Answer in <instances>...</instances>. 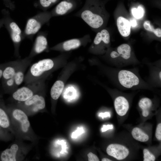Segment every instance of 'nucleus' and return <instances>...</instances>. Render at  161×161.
Here are the masks:
<instances>
[{"instance_id":"33","label":"nucleus","mask_w":161,"mask_h":161,"mask_svg":"<svg viewBox=\"0 0 161 161\" xmlns=\"http://www.w3.org/2000/svg\"><path fill=\"white\" fill-rule=\"evenodd\" d=\"M7 137L5 130L0 126V139L5 140L6 139Z\"/></svg>"},{"instance_id":"11","label":"nucleus","mask_w":161,"mask_h":161,"mask_svg":"<svg viewBox=\"0 0 161 161\" xmlns=\"http://www.w3.org/2000/svg\"><path fill=\"white\" fill-rule=\"evenodd\" d=\"M77 0H63L59 2L51 11L52 17L62 16L74 10L77 7Z\"/></svg>"},{"instance_id":"20","label":"nucleus","mask_w":161,"mask_h":161,"mask_svg":"<svg viewBox=\"0 0 161 161\" xmlns=\"http://www.w3.org/2000/svg\"><path fill=\"white\" fill-rule=\"evenodd\" d=\"M116 50L119 54V60L127 61L131 58V49L129 44L125 43L122 44L118 46Z\"/></svg>"},{"instance_id":"35","label":"nucleus","mask_w":161,"mask_h":161,"mask_svg":"<svg viewBox=\"0 0 161 161\" xmlns=\"http://www.w3.org/2000/svg\"><path fill=\"white\" fill-rule=\"evenodd\" d=\"M131 27H135L137 25V22L136 19L134 18H131L129 19Z\"/></svg>"},{"instance_id":"25","label":"nucleus","mask_w":161,"mask_h":161,"mask_svg":"<svg viewBox=\"0 0 161 161\" xmlns=\"http://www.w3.org/2000/svg\"><path fill=\"white\" fill-rule=\"evenodd\" d=\"M2 89L4 93L12 94L17 88L13 78L1 82Z\"/></svg>"},{"instance_id":"39","label":"nucleus","mask_w":161,"mask_h":161,"mask_svg":"<svg viewBox=\"0 0 161 161\" xmlns=\"http://www.w3.org/2000/svg\"><path fill=\"white\" fill-rule=\"evenodd\" d=\"M102 161H112V160L108 158H103L102 160Z\"/></svg>"},{"instance_id":"34","label":"nucleus","mask_w":161,"mask_h":161,"mask_svg":"<svg viewBox=\"0 0 161 161\" xmlns=\"http://www.w3.org/2000/svg\"><path fill=\"white\" fill-rule=\"evenodd\" d=\"M113 128V126L112 125H104L101 129V130L102 132L106 131L109 129H112Z\"/></svg>"},{"instance_id":"10","label":"nucleus","mask_w":161,"mask_h":161,"mask_svg":"<svg viewBox=\"0 0 161 161\" xmlns=\"http://www.w3.org/2000/svg\"><path fill=\"white\" fill-rule=\"evenodd\" d=\"M47 33L43 31L37 33L32 49L28 57L32 58L35 56L48 50L47 39Z\"/></svg>"},{"instance_id":"18","label":"nucleus","mask_w":161,"mask_h":161,"mask_svg":"<svg viewBox=\"0 0 161 161\" xmlns=\"http://www.w3.org/2000/svg\"><path fill=\"white\" fill-rule=\"evenodd\" d=\"M7 111V108L5 105L3 96L0 93V126L5 130L8 129L10 126Z\"/></svg>"},{"instance_id":"38","label":"nucleus","mask_w":161,"mask_h":161,"mask_svg":"<svg viewBox=\"0 0 161 161\" xmlns=\"http://www.w3.org/2000/svg\"><path fill=\"white\" fill-rule=\"evenodd\" d=\"M4 25V20L3 18L0 19V29Z\"/></svg>"},{"instance_id":"30","label":"nucleus","mask_w":161,"mask_h":161,"mask_svg":"<svg viewBox=\"0 0 161 161\" xmlns=\"http://www.w3.org/2000/svg\"><path fill=\"white\" fill-rule=\"evenodd\" d=\"M155 136L156 138L158 140H161V123H159L157 126L155 133Z\"/></svg>"},{"instance_id":"6","label":"nucleus","mask_w":161,"mask_h":161,"mask_svg":"<svg viewBox=\"0 0 161 161\" xmlns=\"http://www.w3.org/2000/svg\"><path fill=\"white\" fill-rule=\"evenodd\" d=\"M44 88H42L26 101L19 102L17 105L23 109L33 113L44 109L45 107L43 96Z\"/></svg>"},{"instance_id":"15","label":"nucleus","mask_w":161,"mask_h":161,"mask_svg":"<svg viewBox=\"0 0 161 161\" xmlns=\"http://www.w3.org/2000/svg\"><path fill=\"white\" fill-rule=\"evenodd\" d=\"M12 114L13 118L20 123L22 131L27 132L30 127V123L25 112L20 109L16 108L13 109Z\"/></svg>"},{"instance_id":"17","label":"nucleus","mask_w":161,"mask_h":161,"mask_svg":"<svg viewBox=\"0 0 161 161\" xmlns=\"http://www.w3.org/2000/svg\"><path fill=\"white\" fill-rule=\"evenodd\" d=\"M114 106L116 113L120 116L125 115L129 107L128 101L126 98L122 96H117L115 99Z\"/></svg>"},{"instance_id":"1","label":"nucleus","mask_w":161,"mask_h":161,"mask_svg":"<svg viewBox=\"0 0 161 161\" xmlns=\"http://www.w3.org/2000/svg\"><path fill=\"white\" fill-rule=\"evenodd\" d=\"M106 3L105 0H86L83 6L75 16L81 19L97 32L105 28L109 18Z\"/></svg>"},{"instance_id":"32","label":"nucleus","mask_w":161,"mask_h":161,"mask_svg":"<svg viewBox=\"0 0 161 161\" xmlns=\"http://www.w3.org/2000/svg\"><path fill=\"white\" fill-rule=\"evenodd\" d=\"M110 56L112 58L115 60H119V54L116 50L111 52L110 53Z\"/></svg>"},{"instance_id":"14","label":"nucleus","mask_w":161,"mask_h":161,"mask_svg":"<svg viewBox=\"0 0 161 161\" xmlns=\"http://www.w3.org/2000/svg\"><path fill=\"white\" fill-rule=\"evenodd\" d=\"M22 60V59H19L5 63L1 82L14 77Z\"/></svg>"},{"instance_id":"16","label":"nucleus","mask_w":161,"mask_h":161,"mask_svg":"<svg viewBox=\"0 0 161 161\" xmlns=\"http://www.w3.org/2000/svg\"><path fill=\"white\" fill-rule=\"evenodd\" d=\"M32 58L28 56L22 59V61L17 69L13 77L17 88L24 81L25 72L27 67L30 65Z\"/></svg>"},{"instance_id":"8","label":"nucleus","mask_w":161,"mask_h":161,"mask_svg":"<svg viewBox=\"0 0 161 161\" xmlns=\"http://www.w3.org/2000/svg\"><path fill=\"white\" fill-rule=\"evenodd\" d=\"M89 34L85 35L79 38L69 39L51 47V50L61 51H69L85 46L91 41Z\"/></svg>"},{"instance_id":"40","label":"nucleus","mask_w":161,"mask_h":161,"mask_svg":"<svg viewBox=\"0 0 161 161\" xmlns=\"http://www.w3.org/2000/svg\"><path fill=\"white\" fill-rule=\"evenodd\" d=\"M109 0H105V1L106 3L107 2V1H109ZM129 0L132 1H134L135 0Z\"/></svg>"},{"instance_id":"3","label":"nucleus","mask_w":161,"mask_h":161,"mask_svg":"<svg viewBox=\"0 0 161 161\" xmlns=\"http://www.w3.org/2000/svg\"><path fill=\"white\" fill-rule=\"evenodd\" d=\"M4 25L10 34L14 48V55L19 58V49L21 44L25 38L23 31L16 22L10 17L9 11L3 10L2 11Z\"/></svg>"},{"instance_id":"23","label":"nucleus","mask_w":161,"mask_h":161,"mask_svg":"<svg viewBox=\"0 0 161 161\" xmlns=\"http://www.w3.org/2000/svg\"><path fill=\"white\" fill-rule=\"evenodd\" d=\"M152 105L151 100L148 97H143L139 101L138 106L142 111V114L144 117H147L149 114V110Z\"/></svg>"},{"instance_id":"5","label":"nucleus","mask_w":161,"mask_h":161,"mask_svg":"<svg viewBox=\"0 0 161 161\" xmlns=\"http://www.w3.org/2000/svg\"><path fill=\"white\" fill-rule=\"evenodd\" d=\"M45 79L39 80L18 88L12 94V98L19 102L26 101L44 87Z\"/></svg>"},{"instance_id":"26","label":"nucleus","mask_w":161,"mask_h":161,"mask_svg":"<svg viewBox=\"0 0 161 161\" xmlns=\"http://www.w3.org/2000/svg\"><path fill=\"white\" fill-rule=\"evenodd\" d=\"M143 25L144 29L152 33L158 38H161V29L160 28H155L151 21L148 20L145 21Z\"/></svg>"},{"instance_id":"36","label":"nucleus","mask_w":161,"mask_h":161,"mask_svg":"<svg viewBox=\"0 0 161 161\" xmlns=\"http://www.w3.org/2000/svg\"><path fill=\"white\" fill-rule=\"evenodd\" d=\"M99 116L101 117L103 119L105 117H110V114L109 112H106L104 113H100L99 114Z\"/></svg>"},{"instance_id":"24","label":"nucleus","mask_w":161,"mask_h":161,"mask_svg":"<svg viewBox=\"0 0 161 161\" xmlns=\"http://www.w3.org/2000/svg\"><path fill=\"white\" fill-rule=\"evenodd\" d=\"M131 134L133 138L139 141L145 142L149 139L148 135L138 127L134 128L131 131Z\"/></svg>"},{"instance_id":"9","label":"nucleus","mask_w":161,"mask_h":161,"mask_svg":"<svg viewBox=\"0 0 161 161\" xmlns=\"http://www.w3.org/2000/svg\"><path fill=\"white\" fill-rule=\"evenodd\" d=\"M117 79L121 86L128 89L138 87L141 83L140 78L135 73L127 70L119 71L117 73Z\"/></svg>"},{"instance_id":"2","label":"nucleus","mask_w":161,"mask_h":161,"mask_svg":"<svg viewBox=\"0 0 161 161\" xmlns=\"http://www.w3.org/2000/svg\"><path fill=\"white\" fill-rule=\"evenodd\" d=\"M61 56L54 58L40 60L32 64L25 75L24 82L26 84L46 78L48 75L57 67Z\"/></svg>"},{"instance_id":"31","label":"nucleus","mask_w":161,"mask_h":161,"mask_svg":"<svg viewBox=\"0 0 161 161\" xmlns=\"http://www.w3.org/2000/svg\"><path fill=\"white\" fill-rule=\"evenodd\" d=\"M88 160L89 161H99V159L95 154L90 152L88 154Z\"/></svg>"},{"instance_id":"41","label":"nucleus","mask_w":161,"mask_h":161,"mask_svg":"<svg viewBox=\"0 0 161 161\" xmlns=\"http://www.w3.org/2000/svg\"><path fill=\"white\" fill-rule=\"evenodd\" d=\"M159 78L160 79V80H161V71L159 73Z\"/></svg>"},{"instance_id":"19","label":"nucleus","mask_w":161,"mask_h":161,"mask_svg":"<svg viewBox=\"0 0 161 161\" xmlns=\"http://www.w3.org/2000/svg\"><path fill=\"white\" fill-rule=\"evenodd\" d=\"M18 145L16 144L12 145L9 148L3 151L0 155V160L2 161H15L18 150Z\"/></svg>"},{"instance_id":"37","label":"nucleus","mask_w":161,"mask_h":161,"mask_svg":"<svg viewBox=\"0 0 161 161\" xmlns=\"http://www.w3.org/2000/svg\"><path fill=\"white\" fill-rule=\"evenodd\" d=\"M5 63L0 64V82L1 81L2 77L3 70L5 66Z\"/></svg>"},{"instance_id":"4","label":"nucleus","mask_w":161,"mask_h":161,"mask_svg":"<svg viewBox=\"0 0 161 161\" xmlns=\"http://www.w3.org/2000/svg\"><path fill=\"white\" fill-rule=\"evenodd\" d=\"M52 17L50 11H46L38 13L28 18L23 31L24 38L32 41L34 35L44 25L49 22Z\"/></svg>"},{"instance_id":"12","label":"nucleus","mask_w":161,"mask_h":161,"mask_svg":"<svg viewBox=\"0 0 161 161\" xmlns=\"http://www.w3.org/2000/svg\"><path fill=\"white\" fill-rule=\"evenodd\" d=\"M106 151L109 155L118 160L125 159L129 154V150L127 147L118 143L110 144L107 147Z\"/></svg>"},{"instance_id":"7","label":"nucleus","mask_w":161,"mask_h":161,"mask_svg":"<svg viewBox=\"0 0 161 161\" xmlns=\"http://www.w3.org/2000/svg\"><path fill=\"white\" fill-rule=\"evenodd\" d=\"M110 34L105 28L97 32L93 43L90 48V51L95 53H102L106 50L110 45Z\"/></svg>"},{"instance_id":"21","label":"nucleus","mask_w":161,"mask_h":161,"mask_svg":"<svg viewBox=\"0 0 161 161\" xmlns=\"http://www.w3.org/2000/svg\"><path fill=\"white\" fill-rule=\"evenodd\" d=\"M130 11L132 16L136 19L143 18L145 13V8L143 4L138 2H133L132 1L130 6Z\"/></svg>"},{"instance_id":"29","label":"nucleus","mask_w":161,"mask_h":161,"mask_svg":"<svg viewBox=\"0 0 161 161\" xmlns=\"http://www.w3.org/2000/svg\"><path fill=\"white\" fill-rule=\"evenodd\" d=\"M84 132V130L83 127H78L77 129L73 132L71 135L72 139H76Z\"/></svg>"},{"instance_id":"28","label":"nucleus","mask_w":161,"mask_h":161,"mask_svg":"<svg viewBox=\"0 0 161 161\" xmlns=\"http://www.w3.org/2000/svg\"><path fill=\"white\" fill-rule=\"evenodd\" d=\"M143 161H154L156 160L155 156L146 148L143 150Z\"/></svg>"},{"instance_id":"27","label":"nucleus","mask_w":161,"mask_h":161,"mask_svg":"<svg viewBox=\"0 0 161 161\" xmlns=\"http://www.w3.org/2000/svg\"><path fill=\"white\" fill-rule=\"evenodd\" d=\"M60 0H39L38 7L43 11H46Z\"/></svg>"},{"instance_id":"13","label":"nucleus","mask_w":161,"mask_h":161,"mask_svg":"<svg viewBox=\"0 0 161 161\" xmlns=\"http://www.w3.org/2000/svg\"><path fill=\"white\" fill-rule=\"evenodd\" d=\"M116 23L118 31L123 37H128L131 33V26L129 19L123 13H118L116 16Z\"/></svg>"},{"instance_id":"22","label":"nucleus","mask_w":161,"mask_h":161,"mask_svg":"<svg viewBox=\"0 0 161 161\" xmlns=\"http://www.w3.org/2000/svg\"><path fill=\"white\" fill-rule=\"evenodd\" d=\"M64 83L62 80L56 81L52 86L50 91V95L54 100H57L61 94L64 88Z\"/></svg>"}]
</instances>
